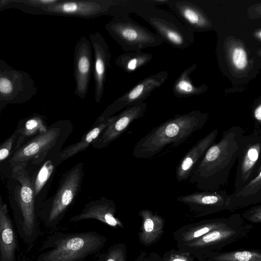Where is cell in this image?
I'll use <instances>...</instances> for the list:
<instances>
[{
  "label": "cell",
  "mask_w": 261,
  "mask_h": 261,
  "mask_svg": "<svg viewBox=\"0 0 261 261\" xmlns=\"http://www.w3.org/2000/svg\"><path fill=\"white\" fill-rule=\"evenodd\" d=\"M74 94L85 99L88 91L93 71L92 46L90 40L82 36L77 41L74 48Z\"/></svg>",
  "instance_id": "12"
},
{
  "label": "cell",
  "mask_w": 261,
  "mask_h": 261,
  "mask_svg": "<svg viewBox=\"0 0 261 261\" xmlns=\"http://www.w3.org/2000/svg\"><path fill=\"white\" fill-rule=\"evenodd\" d=\"M107 238L96 231H58L44 241L35 261H83L98 252Z\"/></svg>",
  "instance_id": "5"
},
{
  "label": "cell",
  "mask_w": 261,
  "mask_h": 261,
  "mask_svg": "<svg viewBox=\"0 0 261 261\" xmlns=\"http://www.w3.org/2000/svg\"><path fill=\"white\" fill-rule=\"evenodd\" d=\"M232 61L237 68L244 69L248 63L247 57L244 49L241 47L234 48L232 52Z\"/></svg>",
  "instance_id": "30"
},
{
  "label": "cell",
  "mask_w": 261,
  "mask_h": 261,
  "mask_svg": "<svg viewBox=\"0 0 261 261\" xmlns=\"http://www.w3.org/2000/svg\"><path fill=\"white\" fill-rule=\"evenodd\" d=\"M219 131L215 128L200 139L181 158L175 169L178 182L189 179L208 148L216 142Z\"/></svg>",
  "instance_id": "17"
},
{
  "label": "cell",
  "mask_w": 261,
  "mask_h": 261,
  "mask_svg": "<svg viewBox=\"0 0 261 261\" xmlns=\"http://www.w3.org/2000/svg\"><path fill=\"white\" fill-rule=\"evenodd\" d=\"M60 152L49 155L33 172H31L34 198L40 211L45 201L47 188L57 166L61 163Z\"/></svg>",
  "instance_id": "20"
},
{
  "label": "cell",
  "mask_w": 261,
  "mask_h": 261,
  "mask_svg": "<svg viewBox=\"0 0 261 261\" xmlns=\"http://www.w3.org/2000/svg\"><path fill=\"white\" fill-rule=\"evenodd\" d=\"M133 261H162V257L156 252L143 251Z\"/></svg>",
  "instance_id": "32"
},
{
  "label": "cell",
  "mask_w": 261,
  "mask_h": 261,
  "mask_svg": "<svg viewBox=\"0 0 261 261\" xmlns=\"http://www.w3.org/2000/svg\"><path fill=\"white\" fill-rule=\"evenodd\" d=\"M151 56L141 51L125 52L115 59V65L126 72L135 71L148 62Z\"/></svg>",
  "instance_id": "25"
},
{
  "label": "cell",
  "mask_w": 261,
  "mask_h": 261,
  "mask_svg": "<svg viewBox=\"0 0 261 261\" xmlns=\"http://www.w3.org/2000/svg\"><path fill=\"white\" fill-rule=\"evenodd\" d=\"M115 115H113L91 129L85 134L81 140L74 144L70 145L62 149L59 153L61 162L73 156L77 153L85 150L98 137L106 128L114 120Z\"/></svg>",
  "instance_id": "23"
},
{
  "label": "cell",
  "mask_w": 261,
  "mask_h": 261,
  "mask_svg": "<svg viewBox=\"0 0 261 261\" xmlns=\"http://www.w3.org/2000/svg\"><path fill=\"white\" fill-rule=\"evenodd\" d=\"M242 218L253 223L261 222V205L253 206L240 214Z\"/></svg>",
  "instance_id": "31"
},
{
  "label": "cell",
  "mask_w": 261,
  "mask_h": 261,
  "mask_svg": "<svg viewBox=\"0 0 261 261\" xmlns=\"http://www.w3.org/2000/svg\"><path fill=\"white\" fill-rule=\"evenodd\" d=\"M261 132L253 130L244 136L238 156L234 181L237 191L254 178L261 171Z\"/></svg>",
  "instance_id": "10"
},
{
  "label": "cell",
  "mask_w": 261,
  "mask_h": 261,
  "mask_svg": "<svg viewBox=\"0 0 261 261\" xmlns=\"http://www.w3.org/2000/svg\"><path fill=\"white\" fill-rule=\"evenodd\" d=\"M194 259L189 252L179 249H171L162 257V261H194Z\"/></svg>",
  "instance_id": "29"
},
{
  "label": "cell",
  "mask_w": 261,
  "mask_h": 261,
  "mask_svg": "<svg viewBox=\"0 0 261 261\" xmlns=\"http://www.w3.org/2000/svg\"><path fill=\"white\" fill-rule=\"evenodd\" d=\"M18 134H13L0 145V165L6 161L17 149Z\"/></svg>",
  "instance_id": "28"
},
{
  "label": "cell",
  "mask_w": 261,
  "mask_h": 261,
  "mask_svg": "<svg viewBox=\"0 0 261 261\" xmlns=\"http://www.w3.org/2000/svg\"><path fill=\"white\" fill-rule=\"evenodd\" d=\"M184 17L192 24H196L199 21L197 14L193 10L186 9L183 12Z\"/></svg>",
  "instance_id": "34"
},
{
  "label": "cell",
  "mask_w": 261,
  "mask_h": 261,
  "mask_svg": "<svg viewBox=\"0 0 261 261\" xmlns=\"http://www.w3.org/2000/svg\"><path fill=\"white\" fill-rule=\"evenodd\" d=\"M47 127L39 118H32L25 122L23 126H18L17 148L36 136L46 132Z\"/></svg>",
  "instance_id": "26"
},
{
  "label": "cell",
  "mask_w": 261,
  "mask_h": 261,
  "mask_svg": "<svg viewBox=\"0 0 261 261\" xmlns=\"http://www.w3.org/2000/svg\"><path fill=\"white\" fill-rule=\"evenodd\" d=\"M127 251L125 244L118 243L98 255L97 261H126Z\"/></svg>",
  "instance_id": "27"
},
{
  "label": "cell",
  "mask_w": 261,
  "mask_h": 261,
  "mask_svg": "<svg viewBox=\"0 0 261 261\" xmlns=\"http://www.w3.org/2000/svg\"><path fill=\"white\" fill-rule=\"evenodd\" d=\"M234 214L227 218L203 220L183 226L172 234L177 242V247L190 243L206 233L223 227L231 222L236 217Z\"/></svg>",
  "instance_id": "19"
},
{
  "label": "cell",
  "mask_w": 261,
  "mask_h": 261,
  "mask_svg": "<svg viewBox=\"0 0 261 261\" xmlns=\"http://www.w3.org/2000/svg\"><path fill=\"white\" fill-rule=\"evenodd\" d=\"M83 176V165L79 163L63 175L55 195L44 202L40 220L46 227H56L64 217L80 190Z\"/></svg>",
  "instance_id": "8"
},
{
  "label": "cell",
  "mask_w": 261,
  "mask_h": 261,
  "mask_svg": "<svg viewBox=\"0 0 261 261\" xmlns=\"http://www.w3.org/2000/svg\"><path fill=\"white\" fill-rule=\"evenodd\" d=\"M6 176L13 222L18 237L30 250L40 234V209L34 195L31 172L18 167Z\"/></svg>",
  "instance_id": "2"
},
{
  "label": "cell",
  "mask_w": 261,
  "mask_h": 261,
  "mask_svg": "<svg viewBox=\"0 0 261 261\" xmlns=\"http://www.w3.org/2000/svg\"><path fill=\"white\" fill-rule=\"evenodd\" d=\"M13 86L11 82L6 77L0 79V92L4 94L11 92Z\"/></svg>",
  "instance_id": "33"
},
{
  "label": "cell",
  "mask_w": 261,
  "mask_h": 261,
  "mask_svg": "<svg viewBox=\"0 0 261 261\" xmlns=\"http://www.w3.org/2000/svg\"><path fill=\"white\" fill-rule=\"evenodd\" d=\"M167 36L168 39L175 44H179L182 42L181 36L174 32L168 31Z\"/></svg>",
  "instance_id": "35"
},
{
  "label": "cell",
  "mask_w": 261,
  "mask_h": 261,
  "mask_svg": "<svg viewBox=\"0 0 261 261\" xmlns=\"http://www.w3.org/2000/svg\"><path fill=\"white\" fill-rule=\"evenodd\" d=\"M253 228L251 224L246 223L237 214L236 218L227 225L212 231L194 241L177 248L191 254L198 261L225 246L248 236Z\"/></svg>",
  "instance_id": "7"
},
{
  "label": "cell",
  "mask_w": 261,
  "mask_h": 261,
  "mask_svg": "<svg viewBox=\"0 0 261 261\" xmlns=\"http://www.w3.org/2000/svg\"><path fill=\"white\" fill-rule=\"evenodd\" d=\"M116 207L114 201L101 198L87 203L80 213L69 218V221L77 222L94 219L112 227L122 229L124 225L116 217Z\"/></svg>",
  "instance_id": "16"
},
{
  "label": "cell",
  "mask_w": 261,
  "mask_h": 261,
  "mask_svg": "<svg viewBox=\"0 0 261 261\" xmlns=\"http://www.w3.org/2000/svg\"><path fill=\"white\" fill-rule=\"evenodd\" d=\"M244 133L238 126L224 131L219 142L208 148L190 177L189 182L202 191L222 190L227 185L238 159Z\"/></svg>",
  "instance_id": "1"
},
{
  "label": "cell",
  "mask_w": 261,
  "mask_h": 261,
  "mask_svg": "<svg viewBox=\"0 0 261 261\" xmlns=\"http://www.w3.org/2000/svg\"><path fill=\"white\" fill-rule=\"evenodd\" d=\"M260 34V31H259V32L257 33V37H258L259 39L261 37Z\"/></svg>",
  "instance_id": "37"
},
{
  "label": "cell",
  "mask_w": 261,
  "mask_h": 261,
  "mask_svg": "<svg viewBox=\"0 0 261 261\" xmlns=\"http://www.w3.org/2000/svg\"><path fill=\"white\" fill-rule=\"evenodd\" d=\"M70 123L65 120L47 127L46 132L36 136L17 148L0 165V171L5 175L18 167L34 171L49 155L61 151L62 146L70 133Z\"/></svg>",
  "instance_id": "4"
},
{
  "label": "cell",
  "mask_w": 261,
  "mask_h": 261,
  "mask_svg": "<svg viewBox=\"0 0 261 261\" xmlns=\"http://www.w3.org/2000/svg\"><path fill=\"white\" fill-rule=\"evenodd\" d=\"M176 200L187 205L195 218L229 210L230 194L224 190L196 191L177 196Z\"/></svg>",
  "instance_id": "11"
},
{
  "label": "cell",
  "mask_w": 261,
  "mask_h": 261,
  "mask_svg": "<svg viewBox=\"0 0 261 261\" xmlns=\"http://www.w3.org/2000/svg\"><path fill=\"white\" fill-rule=\"evenodd\" d=\"M105 27L125 52L141 51L153 42L152 35L129 15L113 17Z\"/></svg>",
  "instance_id": "9"
},
{
  "label": "cell",
  "mask_w": 261,
  "mask_h": 261,
  "mask_svg": "<svg viewBox=\"0 0 261 261\" xmlns=\"http://www.w3.org/2000/svg\"><path fill=\"white\" fill-rule=\"evenodd\" d=\"M18 234L0 196V261H19Z\"/></svg>",
  "instance_id": "15"
},
{
  "label": "cell",
  "mask_w": 261,
  "mask_h": 261,
  "mask_svg": "<svg viewBox=\"0 0 261 261\" xmlns=\"http://www.w3.org/2000/svg\"><path fill=\"white\" fill-rule=\"evenodd\" d=\"M154 78L149 77L139 82L133 88L116 99L103 111L92 127L113 116L116 112L130 106L142 102L154 87Z\"/></svg>",
  "instance_id": "18"
},
{
  "label": "cell",
  "mask_w": 261,
  "mask_h": 261,
  "mask_svg": "<svg viewBox=\"0 0 261 261\" xmlns=\"http://www.w3.org/2000/svg\"><path fill=\"white\" fill-rule=\"evenodd\" d=\"M199 261H261V252L256 249L218 252Z\"/></svg>",
  "instance_id": "24"
},
{
  "label": "cell",
  "mask_w": 261,
  "mask_h": 261,
  "mask_svg": "<svg viewBox=\"0 0 261 261\" xmlns=\"http://www.w3.org/2000/svg\"><path fill=\"white\" fill-rule=\"evenodd\" d=\"M139 0L59 1L52 5V12L59 15L91 19L103 16L112 17L136 13L144 9Z\"/></svg>",
  "instance_id": "6"
},
{
  "label": "cell",
  "mask_w": 261,
  "mask_h": 261,
  "mask_svg": "<svg viewBox=\"0 0 261 261\" xmlns=\"http://www.w3.org/2000/svg\"><path fill=\"white\" fill-rule=\"evenodd\" d=\"M146 109L144 102L126 107L121 113L115 115L114 120L92 143L93 148L101 149L118 138L134 120L141 117Z\"/></svg>",
  "instance_id": "14"
},
{
  "label": "cell",
  "mask_w": 261,
  "mask_h": 261,
  "mask_svg": "<svg viewBox=\"0 0 261 261\" xmlns=\"http://www.w3.org/2000/svg\"><path fill=\"white\" fill-rule=\"evenodd\" d=\"M177 87L180 90L185 92H191L193 90L192 85L186 81H180L177 85Z\"/></svg>",
  "instance_id": "36"
},
{
  "label": "cell",
  "mask_w": 261,
  "mask_h": 261,
  "mask_svg": "<svg viewBox=\"0 0 261 261\" xmlns=\"http://www.w3.org/2000/svg\"><path fill=\"white\" fill-rule=\"evenodd\" d=\"M207 116L191 113L176 116L153 128L135 145L134 154L147 159L167 147H176L185 142L195 132L202 128Z\"/></svg>",
  "instance_id": "3"
},
{
  "label": "cell",
  "mask_w": 261,
  "mask_h": 261,
  "mask_svg": "<svg viewBox=\"0 0 261 261\" xmlns=\"http://www.w3.org/2000/svg\"><path fill=\"white\" fill-rule=\"evenodd\" d=\"M93 51V72L95 83V100L101 101L103 94L107 73L110 66L111 54L105 38L99 32L89 34Z\"/></svg>",
  "instance_id": "13"
},
{
  "label": "cell",
  "mask_w": 261,
  "mask_h": 261,
  "mask_svg": "<svg viewBox=\"0 0 261 261\" xmlns=\"http://www.w3.org/2000/svg\"><path fill=\"white\" fill-rule=\"evenodd\" d=\"M261 202V171L249 182L230 194L229 211L234 212Z\"/></svg>",
  "instance_id": "22"
},
{
  "label": "cell",
  "mask_w": 261,
  "mask_h": 261,
  "mask_svg": "<svg viewBox=\"0 0 261 261\" xmlns=\"http://www.w3.org/2000/svg\"><path fill=\"white\" fill-rule=\"evenodd\" d=\"M142 223L138 233L139 242L145 246L156 243L164 233V219L156 213L145 209L139 212Z\"/></svg>",
  "instance_id": "21"
}]
</instances>
